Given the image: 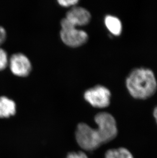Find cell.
<instances>
[{
    "instance_id": "6da1fadb",
    "label": "cell",
    "mask_w": 157,
    "mask_h": 158,
    "mask_svg": "<svg viewBox=\"0 0 157 158\" xmlns=\"http://www.w3.org/2000/svg\"><path fill=\"white\" fill-rule=\"evenodd\" d=\"M95 120L98 125L96 128H92L84 123L78 124L76 128V141L85 151H94L102 145L114 140L118 134L116 121L110 114L107 112L97 114Z\"/></svg>"
},
{
    "instance_id": "7a4b0ae2",
    "label": "cell",
    "mask_w": 157,
    "mask_h": 158,
    "mask_svg": "<svg viewBox=\"0 0 157 158\" xmlns=\"http://www.w3.org/2000/svg\"><path fill=\"white\" fill-rule=\"evenodd\" d=\"M126 86L134 98L145 99L156 92L157 82L151 70L140 68L134 69L129 74L126 79Z\"/></svg>"
},
{
    "instance_id": "3957f363",
    "label": "cell",
    "mask_w": 157,
    "mask_h": 158,
    "mask_svg": "<svg viewBox=\"0 0 157 158\" xmlns=\"http://www.w3.org/2000/svg\"><path fill=\"white\" fill-rule=\"evenodd\" d=\"M84 98L94 107L105 108L110 105L111 92L103 85H97L86 91Z\"/></svg>"
},
{
    "instance_id": "277c9868",
    "label": "cell",
    "mask_w": 157,
    "mask_h": 158,
    "mask_svg": "<svg viewBox=\"0 0 157 158\" xmlns=\"http://www.w3.org/2000/svg\"><path fill=\"white\" fill-rule=\"evenodd\" d=\"M9 67L12 73L16 76L25 77L29 74L32 66L30 60L24 54H14L9 59Z\"/></svg>"
},
{
    "instance_id": "5b68a950",
    "label": "cell",
    "mask_w": 157,
    "mask_h": 158,
    "mask_svg": "<svg viewBox=\"0 0 157 158\" xmlns=\"http://www.w3.org/2000/svg\"><path fill=\"white\" fill-rule=\"evenodd\" d=\"M60 37L63 42L67 46L77 47L83 45L87 40V33L83 30H79L76 27L61 29Z\"/></svg>"
},
{
    "instance_id": "8992f818",
    "label": "cell",
    "mask_w": 157,
    "mask_h": 158,
    "mask_svg": "<svg viewBox=\"0 0 157 158\" xmlns=\"http://www.w3.org/2000/svg\"><path fill=\"white\" fill-rule=\"evenodd\" d=\"M76 26L87 25L90 22L91 15L89 11L80 6H74L67 12L66 17Z\"/></svg>"
},
{
    "instance_id": "52a82bcc",
    "label": "cell",
    "mask_w": 157,
    "mask_h": 158,
    "mask_svg": "<svg viewBox=\"0 0 157 158\" xmlns=\"http://www.w3.org/2000/svg\"><path fill=\"white\" fill-rule=\"evenodd\" d=\"M16 110V104L14 100L5 96H0V118H8L14 116Z\"/></svg>"
},
{
    "instance_id": "ba28073f",
    "label": "cell",
    "mask_w": 157,
    "mask_h": 158,
    "mask_svg": "<svg viewBox=\"0 0 157 158\" xmlns=\"http://www.w3.org/2000/svg\"><path fill=\"white\" fill-rule=\"evenodd\" d=\"M105 24L109 31L114 35H119L122 33V22L117 17L111 15L106 16Z\"/></svg>"
},
{
    "instance_id": "9c48e42d",
    "label": "cell",
    "mask_w": 157,
    "mask_h": 158,
    "mask_svg": "<svg viewBox=\"0 0 157 158\" xmlns=\"http://www.w3.org/2000/svg\"><path fill=\"white\" fill-rule=\"evenodd\" d=\"M105 158H134L129 149L119 148L109 149L106 152Z\"/></svg>"
},
{
    "instance_id": "30bf717a",
    "label": "cell",
    "mask_w": 157,
    "mask_h": 158,
    "mask_svg": "<svg viewBox=\"0 0 157 158\" xmlns=\"http://www.w3.org/2000/svg\"><path fill=\"white\" fill-rule=\"evenodd\" d=\"M9 58L7 53L3 48H0V71L5 69L8 64Z\"/></svg>"
},
{
    "instance_id": "8fae6325",
    "label": "cell",
    "mask_w": 157,
    "mask_h": 158,
    "mask_svg": "<svg viewBox=\"0 0 157 158\" xmlns=\"http://www.w3.org/2000/svg\"><path fill=\"white\" fill-rule=\"evenodd\" d=\"M66 158H88L86 154L83 152H70Z\"/></svg>"
},
{
    "instance_id": "7c38bea8",
    "label": "cell",
    "mask_w": 157,
    "mask_h": 158,
    "mask_svg": "<svg viewBox=\"0 0 157 158\" xmlns=\"http://www.w3.org/2000/svg\"><path fill=\"white\" fill-rule=\"evenodd\" d=\"M58 3L61 6L64 7L74 6L77 3H78V0H59Z\"/></svg>"
},
{
    "instance_id": "4fadbf2b",
    "label": "cell",
    "mask_w": 157,
    "mask_h": 158,
    "mask_svg": "<svg viewBox=\"0 0 157 158\" xmlns=\"http://www.w3.org/2000/svg\"><path fill=\"white\" fill-rule=\"evenodd\" d=\"M7 37V32L6 29L3 27L0 26V46L6 40Z\"/></svg>"
},
{
    "instance_id": "5bb4252c",
    "label": "cell",
    "mask_w": 157,
    "mask_h": 158,
    "mask_svg": "<svg viewBox=\"0 0 157 158\" xmlns=\"http://www.w3.org/2000/svg\"><path fill=\"white\" fill-rule=\"evenodd\" d=\"M153 116L154 117L155 119L156 120V123L157 124V106L155 107L154 112H153Z\"/></svg>"
}]
</instances>
